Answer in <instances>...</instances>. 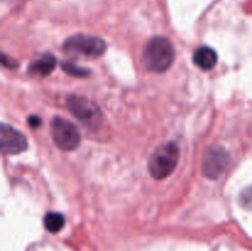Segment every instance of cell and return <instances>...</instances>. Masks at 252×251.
I'll return each mask as SVG.
<instances>
[{"instance_id": "6da1fadb", "label": "cell", "mask_w": 252, "mask_h": 251, "mask_svg": "<svg viewBox=\"0 0 252 251\" xmlns=\"http://www.w3.org/2000/svg\"><path fill=\"white\" fill-rule=\"evenodd\" d=\"M175 61V49L171 41L164 36L153 37L143 52V64L153 73H162Z\"/></svg>"}, {"instance_id": "7a4b0ae2", "label": "cell", "mask_w": 252, "mask_h": 251, "mask_svg": "<svg viewBox=\"0 0 252 251\" xmlns=\"http://www.w3.org/2000/svg\"><path fill=\"white\" fill-rule=\"evenodd\" d=\"M179 160L180 147L177 143L169 142L153 153L148 169L155 180H164L175 171Z\"/></svg>"}, {"instance_id": "3957f363", "label": "cell", "mask_w": 252, "mask_h": 251, "mask_svg": "<svg viewBox=\"0 0 252 251\" xmlns=\"http://www.w3.org/2000/svg\"><path fill=\"white\" fill-rule=\"evenodd\" d=\"M106 49L107 46L102 38L90 34H74L63 43V51L66 53L79 54L89 58H98L105 53Z\"/></svg>"}, {"instance_id": "277c9868", "label": "cell", "mask_w": 252, "mask_h": 251, "mask_svg": "<svg viewBox=\"0 0 252 251\" xmlns=\"http://www.w3.org/2000/svg\"><path fill=\"white\" fill-rule=\"evenodd\" d=\"M51 135L59 149L71 152L80 144V133L78 128L62 117H54L51 122Z\"/></svg>"}, {"instance_id": "5b68a950", "label": "cell", "mask_w": 252, "mask_h": 251, "mask_svg": "<svg viewBox=\"0 0 252 251\" xmlns=\"http://www.w3.org/2000/svg\"><path fill=\"white\" fill-rule=\"evenodd\" d=\"M230 162V157L224 148L216 145L204 153L202 160V172L207 179L217 180L225 172Z\"/></svg>"}, {"instance_id": "8992f818", "label": "cell", "mask_w": 252, "mask_h": 251, "mask_svg": "<svg viewBox=\"0 0 252 251\" xmlns=\"http://www.w3.org/2000/svg\"><path fill=\"white\" fill-rule=\"evenodd\" d=\"M66 105L68 110L86 126H96L98 123V117L101 115L100 108L89 98L83 96H70L66 100Z\"/></svg>"}, {"instance_id": "52a82bcc", "label": "cell", "mask_w": 252, "mask_h": 251, "mask_svg": "<svg viewBox=\"0 0 252 251\" xmlns=\"http://www.w3.org/2000/svg\"><path fill=\"white\" fill-rule=\"evenodd\" d=\"M26 137L12 126L2 123L0 127V149L2 155H15L27 149Z\"/></svg>"}, {"instance_id": "ba28073f", "label": "cell", "mask_w": 252, "mask_h": 251, "mask_svg": "<svg viewBox=\"0 0 252 251\" xmlns=\"http://www.w3.org/2000/svg\"><path fill=\"white\" fill-rule=\"evenodd\" d=\"M192 59H193V63L202 70H211L218 63L217 52L213 48L207 46H202L197 48L194 51Z\"/></svg>"}, {"instance_id": "9c48e42d", "label": "cell", "mask_w": 252, "mask_h": 251, "mask_svg": "<svg viewBox=\"0 0 252 251\" xmlns=\"http://www.w3.org/2000/svg\"><path fill=\"white\" fill-rule=\"evenodd\" d=\"M57 66V59L53 54L44 53L42 54L39 58L32 62L29 66V71L32 75H38L44 78V76L49 75L52 71L56 69Z\"/></svg>"}, {"instance_id": "30bf717a", "label": "cell", "mask_w": 252, "mask_h": 251, "mask_svg": "<svg viewBox=\"0 0 252 251\" xmlns=\"http://www.w3.org/2000/svg\"><path fill=\"white\" fill-rule=\"evenodd\" d=\"M44 228L49 231V233H59L65 225V218L62 213L59 212H48L44 216L43 219Z\"/></svg>"}, {"instance_id": "8fae6325", "label": "cell", "mask_w": 252, "mask_h": 251, "mask_svg": "<svg viewBox=\"0 0 252 251\" xmlns=\"http://www.w3.org/2000/svg\"><path fill=\"white\" fill-rule=\"evenodd\" d=\"M62 69H63L66 74L75 76V78H86V76L90 74V70H89V69L81 68L78 64L73 63V62L70 61L63 62V63H62Z\"/></svg>"}, {"instance_id": "7c38bea8", "label": "cell", "mask_w": 252, "mask_h": 251, "mask_svg": "<svg viewBox=\"0 0 252 251\" xmlns=\"http://www.w3.org/2000/svg\"><path fill=\"white\" fill-rule=\"evenodd\" d=\"M239 202H240L243 208L248 209V211H252V185L241 191Z\"/></svg>"}, {"instance_id": "4fadbf2b", "label": "cell", "mask_w": 252, "mask_h": 251, "mask_svg": "<svg viewBox=\"0 0 252 251\" xmlns=\"http://www.w3.org/2000/svg\"><path fill=\"white\" fill-rule=\"evenodd\" d=\"M27 122H29V125L31 126L32 128H37V127H39V126H41L42 121H41V118L38 117V116L32 115V116H30L29 120H27Z\"/></svg>"}]
</instances>
